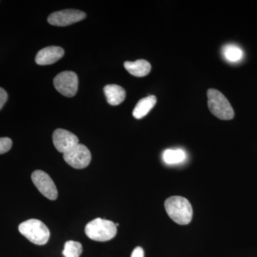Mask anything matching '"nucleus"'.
Listing matches in <instances>:
<instances>
[{"label":"nucleus","instance_id":"nucleus-1","mask_svg":"<svg viewBox=\"0 0 257 257\" xmlns=\"http://www.w3.org/2000/svg\"><path fill=\"white\" fill-rule=\"evenodd\" d=\"M167 214L175 222L179 225H187L191 222L193 209L188 199L179 196L169 197L165 202Z\"/></svg>","mask_w":257,"mask_h":257},{"label":"nucleus","instance_id":"nucleus-2","mask_svg":"<svg viewBox=\"0 0 257 257\" xmlns=\"http://www.w3.org/2000/svg\"><path fill=\"white\" fill-rule=\"evenodd\" d=\"M19 231L35 244H45L50 239V230L46 225L38 219H32L24 221L19 226Z\"/></svg>","mask_w":257,"mask_h":257},{"label":"nucleus","instance_id":"nucleus-3","mask_svg":"<svg viewBox=\"0 0 257 257\" xmlns=\"http://www.w3.org/2000/svg\"><path fill=\"white\" fill-rule=\"evenodd\" d=\"M116 225L113 221L96 218L88 223L85 226V233L89 239L96 241H107L116 236Z\"/></svg>","mask_w":257,"mask_h":257},{"label":"nucleus","instance_id":"nucleus-4","mask_svg":"<svg viewBox=\"0 0 257 257\" xmlns=\"http://www.w3.org/2000/svg\"><path fill=\"white\" fill-rule=\"evenodd\" d=\"M208 106L214 116L221 120L232 119L234 111L226 96L215 89L207 91Z\"/></svg>","mask_w":257,"mask_h":257},{"label":"nucleus","instance_id":"nucleus-5","mask_svg":"<svg viewBox=\"0 0 257 257\" xmlns=\"http://www.w3.org/2000/svg\"><path fill=\"white\" fill-rule=\"evenodd\" d=\"M78 77L77 74L71 71L61 72L54 79V85L62 95L72 97L78 90Z\"/></svg>","mask_w":257,"mask_h":257},{"label":"nucleus","instance_id":"nucleus-6","mask_svg":"<svg viewBox=\"0 0 257 257\" xmlns=\"http://www.w3.org/2000/svg\"><path fill=\"white\" fill-rule=\"evenodd\" d=\"M63 157L69 165L79 170L87 167L92 160V155L89 149L79 143L63 154Z\"/></svg>","mask_w":257,"mask_h":257},{"label":"nucleus","instance_id":"nucleus-7","mask_svg":"<svg viewBox=\"0 0 257 257\" xmlns=\"http://www.w3.org/2000/svg\"><path fill=\"white\" fill-rule=\"evenodd\" d=\"M32 180L35 187L47 199L55 200L58 197L57 187L50 176L42 170H36L32 174Z\"/></svg>","mask_w":257,"mask_h":257},{"label":"nucleus","instance_id":"nucleus-8","mask_svg":"<svg viewBox=\"0 0 257 257\" xmlns=\"http://www.w3.org/2000/svg\"><path fill=\"white\" fill-rule=\"evenodd\" d=\"M86 18L84 12L77 10H64L51 14L48 18V23L52 25L65 27L82 21Z\"/></svg>","mask_w":257,"mask_h":257},{"label":"nucleus","instance_id":"nucleus-9","mask_svg":"<svg viewBox=\"0 0 257 257\" xmlns=\"http://www.w3.org/2000/svg\"><path fill=\"white\" fill-rule=\"evenodd\" d=\"M52 140L57 151L63 154L79 144L78 138L75 135L63 128L56 130L52 135Z\"/></svg>","mask_w":257,"mask_h":257},{"label":"nucleus","instance_id":"nucleus-10","mask_svg":"<svg viewBox=\"0 0 257 257\" xmlns=\"http://www.w3.org/2000/svg\"><path fill=\"white\" fill-rule=\"evenodd\" d=\"M64 51L62 47L50 46L42 49L37 53L35 62L39 65H50L63 57Z\"/></svg>","mask_w":257,"mask_h":257},{"label":"nucleus","instance_id":"nucleus-11","mask_svg":"<svg viewBox=\"0 0 257 257\" xmlns=\"http://www.w3.org/2000/svg\"><path fill=\"white\" fill-rule=\"evenodd\" d=\"M104 92L107 102L112 106L119 105L126 97L124 89L116 84H108L105 86Z\"/></svg>","mask_w":257,"mask_h":257},{"label":"nucleus","instance_id":"nucleus-12","mask_svg":"<svg viewBox=\"0 0 257 257\" xmlns=\"http://www.w3.org/2000/svg\"><path fill=\"white\" fill-rule=\"evenodd\" d=\"M124 67L132 75L138 77H145L150 74L152 69L151 64L145 60L125 62Z\"/></svg>","mask_w":257,"mask_h":257},{"label":"nucleus","instance_id":"nucleus-13","mask_svg":"<svg viewBox=\"0 0 257 257\" xmlns=\"http://www.w3.org/2000/svg\"><path fill=\"white\" fill-rule=\"evenodd\" d=\"M157 103V97L154 95L147 96L139 101L133 110L134 117L136 119H142L155 106Z\"/></svg>","mask_w":257,"mask_h":257},{"label":"nucleus","instance_id":"nucleus-14","mask_svg":"<svg viewBox=\"0 0 257 257\" xmlns=\"http://www.w3.org/2000/svg\"><path fill=\"white\" fill-rule=\"evenodd\" d=\"M185 159V152L182 150H167L163 154V160L167 165L182 163Z\"/></svg>","mask_w":257,"mask_h":257},{"label":"nucleus","instance_id":"nucleus-15","mask_svg":"<svg viewBox=\"0 0 257 257\" xmlns=\"http://www.w3.org/2000/svg\"><path fill=\"white\" fill-rule=\"evenodd\" d=\"M225 58L231 62H239L243 58V52L240 47L235 45H226L223 48Z\"/></svg>","mask_w":257,"mask_h":257},{"label":"nucleus","instance_id":"nucleus-16","mask_svg":"<svg viewBox=\"0 0 257 257\" xmlns=\"http://www.w3.org/2000/svg\"><path fill=\"white\" fill-rule=\"evenodd\" d=\"M82 253V246L80 243L68 241L64 244L62 253L65 257H79Z\"/></svg>","mask_w":257,"mask_h":257},{"label":"nucleus","instance_id":"nucleus-17","mask_svg":"<svg viewBox=\"0 0 257 257\" xmlns=\"http://www.w3.org/2000/svg\"><path fill=\"white\" fill-rule=\"evenodd\" d=\"M13 146V141L8 138H0V155L10 151Z\"/></svg>","mask_w":257,"mask_h":257},{"label":"nucleus","instance_id":"nucleus-18","mask_svg":"<svg viewBox=\"0 0 257 257\" xmlns=\"http://www.w3.org/2000/svg\"><path fill=\"white\" fill-rule=\"evenodd\" d=\"M8 96L6 91L3 88L0 87V110L3 109L5 102L8 100Z\"/></svg>","mask_w":257,"mask_h":257},{"label":"nucleus","instance_id":"nucleus-19","mask_svg":"<svg viewBox=\"0 0 257 257\" xmlns=\"http://www.w3.org/2000/svg\"><path fill=\"white\" fill-rule=\"evenodd\" d=\"M131 257H145L143 248L140 246L135 248L132 253Z\"/></svg>","mask_w":257,"mask_h":257},{"label":"nucleus","instance_id":"nucleus-20","mask_svg":"<svg viewBox=\"0 0 257 257\" xmlns=\"http://www.w3.org/2000/svg\"><path fill=\"white\" fill-rule=\"evenodd\" d=\"M115 225H116V226H119V224H118V223H116V224H115Z\"/></svg>","mask_w":257,"mask_h":257}]
</instances>
